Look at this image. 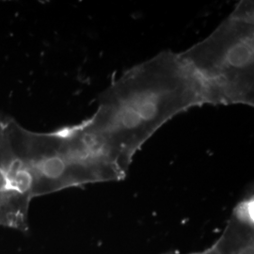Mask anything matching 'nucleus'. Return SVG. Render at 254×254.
<instances>
[{
    "mask_svg": "<svg viewBox=\"0 0 254 254\" xmlns=\"http://www.w3.org/2000/svg\"><path fill=\"white\" fill-rule=\"evenodd\" d=\"M202 105L200 87L179 54L165 50L111 82L81 127L94 146L127 173L136 152L164 125Z\"/></svg>",
    "mask_w": 254,
    "mask_h": 254,
    "instance_id": "nucleus-1",
    "label": "nucleus"
},
{
    "mask_svg": "<svg viewBox=\"0 0 254 254\" xmlns=\"http://www.w3.org/2000/svg\"><path fill=\"white\" fill-rule=\"evenodd\" d=\"M179 56L204 104L254 106V2L240 1L210 35Z\"/></svg>",
    "mask_w": 254,
    "mask_h": 254,
    "instance_id": "nucleus-3",
    "label": "nucleus"
},
{
    "mask_svg": "<svg viewBox=\"0 0 254 254\" xmlns=\"http://www.w3.org/2000/svg\"><path fill=\"white\" fill-rule=\"evenodd\" d=\"M0 131L27 172L34 198L66 189L127 176L98 150L81 125L34 133L12 119L0 117Z\"/></svg>",
    "mask_w": 254,
    "mask_h": 254,
    "instance_id": "nucleus-2",
    "label": "nucleus"
},
{
    "mask_svg": "<svg viewBox=\"0 0 254 254\" xmlns=\"http://www.w3.org/2000/svg\"><path fill=\"white\" fill-rule=\"evenodd\" d=\"M254 223L244 218L232 217L214 245L202 253L191 254H254Z\"/></svg>",
    "mask_w": 254,
    "mask_h": 254,
    "instance_id": "nucleus-4",
    "label": "nucleus"
}]
</instances>
